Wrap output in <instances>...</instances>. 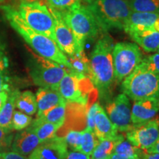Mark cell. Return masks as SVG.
<instances>
[{
  "label": "cell",
  "mask_w": 159,
  "mask_h": 159,
  "mask_svg": "<svg viewBox=\"0 0 159 159\" xmlns=\"http://www.w3.org/2000/svg\"><path fill=\"white\" fill-rule=\"evenodd\" d=\"M3 10L13 29L18 32L26 42L36 52L38 55L64 66L67 68H71L68 57L60 49L55 41L31 29L23 21L18 11L9 6H5Z\"/></svg>",
  "instance_id": "6da1fadb"
},
{
  "label": "cell",
  "mask_w": 159,
  "mask_h": 159,
  "mask_svg": "<svg viewBox=\"0 0 159 159\" xmlns=\"http://www.w3.org/2000/svg\"><path fill=\"white\" fill-rule=\"evenodd\" d=\"M112 41L108 36L99 39L91 53L89 78L101 93H106L114 81Z\"/></svg>",
  "instance_id": "7a4b0ae2"
},
{
  "label": "cell",
  "mask_w": 159,
  "mask_h": 159,
  "mask_svg": "<svg viewBox=\"0 0 159 159\" xmlns=\"http://www.w3.org/2000/svg\"><path fill=\"white\" fill-rule=\"evenodd\" d=\"M99 29H123L132 11L127 0H94L87 6Z\"/></svg>",
  "instance_id": "3957f363"
},
{
  "label": "cell",
  "mask_w": 159,
  "mask_h": 159,
  "mask_svg": "<svg viewBox=\"0 0 159 159\" xmlns=\"http://www.w3.org/2000/svg\"><path fill=\"white\" fill-rule=\"evenodd\" d=\"M122 90L134 101L159 97V75L151 71L142 61L124 79Z\"/></svg>",
  "instance_id": "277c9868"
},
{
  "label": "cell",
  "mask_w": 159,
  "mask_h": 159,
  "mask_svg": "<svg viewBox=\"0 0 159 159\" xmlns=\"http://www.w3.org/2000/svg\"><path fill=\"white\" fill-rule=\"evenodd\" d=\"M97 89L89 76L69 69L58 85L57 91L66 102L85 108L94 102Z\"/></svg>",
  "instance_id": "5b68a950"
},
{
  "label": "cell",
  "mask_w": 159,
  "mask_h": 159,
  "mask_svg": "<svg viewBox=\"0 0 159 159\" xmlns=\"http://www.w3.org/2000/svg\"><path fill=\"white\" fill-rule=\"evenodd\" d=\"M61 13L74 34L78 52L84 50L85 41L96 37L100 30L94 16L88 7L83 5Z\"/></svg>",
  "instance_id": "8992f818"
},
{
  "label": "cell",
  "mask_w": 159,
  "mask_h": 159,
  "mask_svg": "<svg viewBox=\"0 0 159 159\" xmlns=\"http://www.w3.org/2000/svg\"><path fill=\"white\" fill-rule=\"evenodd\" d=\"M18 12L31 29L55 41L54 19L45 5L39 2L24 1L19 5Z\"/></svg>",
  "instance_id": "52a82bcc"
},
{
  "label": "cell",
  "mask_w": 159,
  "mask_h": 159,
  "mask_svg": "<svg viewBox=\"0 0 159 159\" xmlns=\"http://www.w3.org/2000/svg\"><path fill=\"white\" fill-rule=\"evenodd\" d=\"M34 64L30 70L33 81L40 88L57 90L58 85L69 68L33 52Z\"/></svg>",
  "instance_id": "ba28073f"
},
{
  "label": "cell",
  "mask_w": 159,
  "mask_h": 159,
  "mask_svg": "<svg viewBox=\"0 0 159 159\" xmlns=\"http://www.w3.org/2000/svg\"><path fill=\"white\" fill-rule=\"evenodd\" d=\"M142 61V55L136 43L119 42L113 47L114 78L121 82Z\"/></svg>",
  "instance_id": "9c48e42d"
},
{
  "label": "cell",
  "mask_w": 159,
  "mask_h": 159,
  "mask_svg": "<svg viewBox=\"0 0 159 159\" xmlns=\"http://www.w3.org/2000/svg\"><path fill=\"white\" fill-rule=\"evenodd\" d=\"M126 138L141 150H147L159 139V119H152L147 122L134 124L126 133Z\"/></svg>",
  "instance_id": "30bf717a"
},
{
  "label": "cell",
  "mask_w": 159,
  "mask_h": 159,
  "mask_svg": "<svg viewBox=\"0 0 159 159\" xmlns=\"http://www.w3.org/2000/svg\"><path fill=\"white\" fill-rule=\"evenodd\" d=\"M108 118L117 130L127 133L133 127L131 119V105L126 94H120L106 105Z\"/></svg>",
  "instance_id": "8fae6325"
},
{
  "label": "cell",
  "mask_w": 159,
  "mask_h": 159,
  "mask_svg": "<svg viewBox=\"0 0 159 159\" xmlns=\"http://www.w3.org/2000/svg\"><path fill=\"white\" fill-rule=\"evenodd\" d=\"M54 19L55 41L61 51L69 56L78 52L74 34L63 19L61 11L49 7Z\"/></svg>",
  "instance_id": "7c38bea8"
},
{
  "label": "cell",
  "mask_w": 159,
  "mask_h": 159,
  "mask_svg": "<svg viewBox=\"0 0 159 159\" xmlns=\"http://www.w3.org/2000/svg\"><path fill=\"white\" fill-rule=\"evenodd\" d=\"M68 147L63 137L55 136L41 143L29 156V159H66Z\"/></svg>",
  "instance_id": "4fadbf2b"
},
{
  "label": "cell",
  "mask_w": 159,
  "mask_h": 159,
  "mask_svg": "<svg viewBox=\"0 0 159 159\" xmlns=\"http://www.w3.org/2000/svg\"><path fill=\"white\" fill-rule=\"evenodd\" d=\"M159 112V97L136 100L131 108L133 124H141L154 119Z\"/></svg>",
  "instance_id": "5bb4252c"
},
{
  "label": "cell",
  "mask_w": 159,
  "mask_h": 159,
  "mask_svg": "<svg viewBox=\"0 0 159 159\" xmlns=\"http://www.w3.org/2000/svg\"><path fill=\"white\" fill-rule=\"evenodd\" d=\"M123 30L127 33L144 30L159 31V13L132 12Z\"/></svg>",
  "instance_id": "9a60e30c"
},
{
  "label": "cell",
  "mask_w": 159,
  "mask_h": 159,
  "mask_svg": "<svg viewBox=\"0 0 159 159\" xmlns=\"http://www.w3.org/2000/svg\"><path fill=\"white\" fill-rule=\"evenodd\" d=\"M41 143L36 134L29 126L18 132L13 137L11 149L22 156H29Z\"/></svg>",
  "instance_id": "2e32d148"
},
{
  "label": "cell",
  "mask_w": 159,
  "mask_h": 159,
  "mask_svg": "<svg viewBox=\"0 0 159 159\" xmlns=\"http://www.w3.org/2000/svg\"><path fill=\"white\" fill-rule=\"evenodd\" d=\"M94 133L99 141L112 139L118 134V130L108 118L102 106H99L94 119Z\"/></svg>",
  "instance_id": "e0dca14e"
},
{
  "label": "cell",
  "mask_w": 159,
  "mask_h": 159,
  "mask_svg": "<svg viewBox=\"0 0 159 159\" xmlns=\"http://www.w3.org/2000/svg\"><path fill=\"white\" fill-rule=\"evenodd\" d=\"M35 97L38 107L37 116H40L53 107L66 102L58 91L52 89L40 88L36 92Z\"/></svg>",
  "instance_id": "ac0fdd59"
},
{
  "label": "cell",
  "mask_w": 159,
  "mask_h": 159,
  "mask_svg": "<svg viewBox=\"0 0 159 159\" xmlns=\"http://www.w3.org/2000/svg\"><path fill=\"white\" fill-rule=\"evenodd\" d=\"M131 39L147 52H155L159 49V31L144 30L128 33Z\"/></svg>",
  "instance_id": "d6986e66"
},
{
  "label": "cell",
  "mask_w": 159,
  "mask_h": 159,
  "mask_svg": "<svg viewBox=\"0 0 159 159\" xmlns=\"http://www.w3.org/2000/svg\"><path fill=\"white\" fill-rule=\"evenodd\" d=\"M62 126L59 123L44 122L37 118L30 125L41 143L56 136L57 130Z\"/></svg>",
  "instance_id": "ffe728a7"
},
{
  "label": "cell",
  "mask_w": 159,
  "mask_h": 159,
  "mask_svg": "<svg viewBox=\"0 0 159 159\" xmlns=\"http://www.w3.org/2000/svg\"><path fill=\"white\" fill-rule=\"evenodd\" d=\"M123 139H125L123 135L117 134L112 139L99 141L91 155V159H108L114 152L116 144Z\"/></svg>",
  "instance_id": "44dd1931"
},
{
  "label": "cell",
  "mask_w": 159,
  "mask_h": 159,
  "mask_svg": "<svg viewBox=\"0 0 159 159\" xmlns=\"http://www.w3.org/2000/svg\"><path fill=\"white\" fill-rule=\"evenodd\" d=\"M16 107L30 116L35 114L38 110L35 95L30 91H25L21 93L17 91Z\"/></svg>",
  "instance_id": "7402d4cb"
},
{
  "label": "cell",
  "mask_w": 159,
  "mask_h": 159,
  "mask_svg": "<svg viewBox=\"0 0 159 159\" xmlns=\"http://www.w3.org/2000/svg\"><path fill=\"white\" fill-rule=\"evenodd\" d=\"M16 94L17 91L9 94L7 101L0 110V127L13 130L11 122L16 108Z\"/></svg>",
  "instance_id": "603a6c76"
},
{
  "label": "cell",
  "mask_w": 159,
  "mask_h": 159,
  "mask_svg": "<svg viewBox=\"0 0 159 159\" xmlns=\"http://www.w3.org/2000/svg\"><path fill=\"white\" fill-rule=\"evenodd\" d=\"M66 108L67 102L61 103L45 111L40 116H37V119L41 121H44V122L59 123L63 125L66 120Z\"/></svg>",
  "instance_id": "cb8c5ba5"
},
{
  "label": "cell",
  "mask_w": 159,
  "mask_h": 159,
  "mask_svg": "<svg viewBox=\"0 0 159 159\" xmlns=\"http://www.w3.org/2000/svg\"><path fill=\"white\" fill-rule=\"evenodd\" d=\"M71 70L89 77L90 61L87 57L84 50L77 52L68 57Z\"/></svg>",
  "instance_id": "d4e9b609"
},
{
  "label": "cell",
  "mask_w": 159,
  "mask_h": 159,
  "mask_svg": "<svg viewBox=\"0 0 159 159\" xmlns=\"http://www.w3.org/2000/svg\"><path fill=\"white\" fill-rule=\"evenodd\" d=\"M99 142V139L95 136L94 130L86 127L84 130H83L82 139L78 151L91 156Z\"/></svg>",
  "instance_id": "484cf974"
},
{
  "label": "cell",
  "mask_w": 159,
  "mask_h": 159,
  "mask_svg": "<svg viewBox=\"0 0 159 159\" xmlns=\"http://www.w3.org/2000/svg\"><path fill=\"white\" fill-rule=\"evenodd\" d=\"M132 12L159 13V0H129Z\"/></svg>",
  "instance_id": "4316f807"
},
{
  "label": "cell",
  "mask_w": 159,
  "mask_h": 159,
  "mask_svg": "<svg viewBox=\"0 0 159 159\" xmlns=\"http://www.w3.org/2000/svg\"><path fill=\"white\" fill-rule=\"evenodd\" d=\"M113 153L120 154L134 159H142L141 158L142 150L133 145L128 139L127 140L123 139L119 142L116 144Z\"/></svg>",
  "instance_id": "83f0119b"
},
{
  "label": "cell",
  "mask_w": 159,
  "mask_h": 159,
  "mask_svg": "<svg viewBox=\"0 0 159 159\" xmlns=\"http://www.w3.org/2000/svg\"><path fill=\"white\" fill-rule=\"evenodd\" d=\"M33 119L30 115L25 114L21 111H14L11 125L13 130H22L31 125Z\"/></svg>",
  "instance_id": "f1b7e54d"
},
{
  "label": "cell",
  "mask_w": 159,
  "mask_h": 159,
  "mask_svg": "<svg viewBox=\"0 0 159 159\" xmlns=\"http://www.w3.org/2000/svg\"><path fill=\"white\" fill-rule=\"evenodd\" d=\"M49 7L61 12L70 11L80 7L82 0H47Z\"/></svg>",
  "instance_id": "f546056e"
},
{
  "label": "cell",
  "mask_w": 159,
  "mask_h": 159,
  "mask_svg": "<svg viewBox=\"0 0 159 159\" xmlns=\"http://www.w3.org/2000/svg\"><path fill=\"white\" fill-rule=\"evenodd\" d=\"M83 130H69L66 131L65 136H63L67 147L71 149V150L78 151L80 146L81 139H82Z\"/></svg>",
  "instance_id": "4dcf8cb0"
},
{
  "label": "cell",
  "mask_w": 159,
  "mask_h": 159,
  "mask_svg": "<svg viewBox=\"0 0 159 159\" xmlns=\"http://www.w3.org/2000/svg\"><path fill=\"white\" fill-rule=\"evenodd\" d=\"M12 130V129L0 127V151L7 150L11 148L14 136Z\"/></svg>",
  "instance_id": "1f68e13d"
},
{
  "label": "cell",
  "mask_w": 159,
  "mask_h": 159,
  "mask_svg": "<svg viewBox=\"0 0 159 159\" xmlns=\"http://www.w3.org/2000/svg\"><path fill=\"white\" fill-rule=\"evenodd\" d=\"M142 61L147 66L155 73L159 75V53H155V54L150 55L149 56L145 57L142 58Z\"/></svg>",
  "instance_id": "d6a6232c"
},
{
  "label": "cell",
  "mask_w": 159,
  "mask_h": 159,
  "mask_svg": "<svg viewBox=\"0 0 159 159\" xmlns=\"http://www.w3.org/2000/svg\"><path fill=\"white\" fill-rule=\"evenodd\" d=\"M99 106H100V105H99L98 102H94L89 107V110L87 111V127L91 129V130H94L95 116H96V114Z\"/></svg>",
  "instance_id": "836d02e7"
},
{
  "label": "cell",
  "mask_w": 159,
  "mask_h": 159,
  "mask_svg": "<svg viewBox=\"0 0 159 159\" xmlns=\"http://www.w3.org/2000/svg\"><path fill=\"white\" fill-rule=\"evenodd\" d=\"M5 68H6V60L2 57L0 54V92L3 91H8V85L6 82V75H5Z\"/></svg>",
  "instance_id": "e575fe53"
},
{
  "label": "cell",
  "mask_w": 159,
  "mask_h": 159,
  "mask_svg": "<svg viewBox=\"0 0 159 159\" xmlns=\"http://www.w3.org/2000/svg\"><path fill=\"white\" fill-rule=\"evenodd\" d=\"M0 159H29L27 156H22V155L14 151H10V152H0Z\"/></svg>",
  "instance_id": "d590c367"
},
{
  "label": "cell",
  "mask_w": 159,
  "mask_h": 159,
  "mask_svg": "<svg viewBox=\"0 0 159 159\" xmlns=\"http://www.w3.org/2000/svg\"><path fill=\"white\" fill-rule=\"evenodd\" d=\"M91 156L87 155L80 151H71L68 152L66 159H91Z\"/></svg>",
  "instance_id": "8d00e7d4"
},
{
  "label": "cell",
  "mask_w": 159,
  "mask_h": 159,
  "mask_svg": "<svg viewBox=\"0 0 159 159\" xmlns=\"http://www.w3.org/2000/svg\"><path fill=\"white\" fill-rule=\"evenodd\" d=\"M142 159H159V153L157 152H148L144 150H142L141 153Z\"/></svg>",
  "instance_id": "74e56055"
},
{
  "label": "cell",
  "mask_w": 159,
  "mask_h": 159,
  "mask_svg": "<svg viewBox=\"0 0 159 159\" xmlns=\"http://www.w3.org/2000/svg\"><path fill=\"white\" fill-rule=\"evenodd\" d=\"M8 91H3L0 92V110L4 106L5 103L7 101V97H8Z\"/></svg>",
  "instance_id": "f35d334b"
},
{
  "label": "cell",
  "mask_w": 159,
  "mask_h": 159,
  "mask_svg": "<svg viewBox=\"0 0 159 159\" xmlns=\"http://www.w3.org/2000/svg\"><path fill=\"white\" fill-rule=\"evenodd\" d=\"M144 151L148 152H157V153H159V139L153 145H152V147H151V148L148 149L147 150Z\"/></svg>",
  "instance_id": "ab89813d"
},
{
  "label": "cell",
  "mask_w": 159,
  "mask_h": 159,
  "mask_svg": "<svg viewBox=\"0 0 159 159\" xmlns=\"http://www.w3.org/2000/svg\"><path fill=\"white\" fill-rule=\"evenodd\" d=\"M108 159H134V158H129V157L122 156V155H120V154L112 153L111 154V156L109 157Z\"/></svg>",
  "instance_id": "60d3db41"
},
{
  "label": "cell",
  "mask_w": 159,
  "mask_h": 159,
  "mask_svg": "<svg viewBox=\"0 0 159 159\" xmlns=\"http://www.w3.org/2000/svg\"><path fill=\"white\" fill-rule=\"evenodd\" d=\"M84 1L85 2H87L88 4H90L93 1H94V0H84Z\"/></svg>",
  "instance_id": "b9f144b4"
},
{
  "label": "cell",
  "mask_w": 159,
  "mask_h": 159,
  "mask_svg": "<svg viewBox=\"0 0 159 159\" xmlns=\"http://www.w3.org/2000/svg\"><path fill=\"white\" fill-rule=\"evenodd\" d=\"M3 1V0H0V2H2Z\"/></svg>",
  "instance_id": "7bdbcfd3"
},
{
  "label": "cell",
  "mask_w": 159,
  "mask_h": 159,
  "mask_svg": "<svg viewBox=\"0 0 159 159\" xmlns=\"http://www.w3.org/2000/svg\"><path fill=\"white\" fill-rule=\"evenodd\" d=\"M157 52H158L159 53V49H158V51H157Z\"/></svg>",
  "instance_id": "ee69618b"
}]
</instances>
